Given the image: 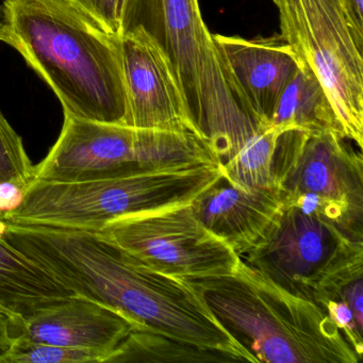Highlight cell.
Masks as SVG:
<instances>
[{"mask_svg":"<svg viewBox=\"0 0 363 363\" xmlns=\"http://www.w3.org/2000/svg\"><path fill=\"white\" fill-rule=\"evenodd\" d=\"M0 237L74 294L123 314L137 330L216 350L235 362H257L194 286L145 267L99 231L5 223Z\"/></svg>","mask_w":363,"mask_h":363,"instance_id":"obj_1","label":"cell"},{"mask_svg":"<svg viewBox=\"0 0 363 363\" xmlns=\"http://www.w3.org/2000/svg\"><path fill=\"white\" fill-rule=\"evenodd\" d=\"M135 29L145 31L169 60L189 118L223 178L243 190L267 182L277 135L244 99L199 0H123L121 35Z\"/></svg>","mask_w":363,"mask_h":363,"instance_id":"obj_2","label":"cell"},{"mask_svg":"<svg viewBox=\"0 0 363 363\" xmlns=\"http://www.w3.org/2000/svg\"><path fill=\"white\" fill-rule=\"evenodd\" d=\"M7 44L48 82L65 116L124 125L120 37L69 0H5Z\"/></svg>","mask_w":363,"mask_h":363,"instance_id":"obj_3","label":"cell"},{"mask_svg":"<svg viewBox=\"0 0 363 363\" xmlns=\"http://www.w3.org/2000/svg\"><path fill=\"white\" fill-rule=\"evenodd\" d=\"M258 362L359 363L362 356L318 303L286 292L243 260L233 273L186 280Z\"/></svg>","mask_w":363,"mask_h":363,"instance_id":"obj_4","label":"cell"},{"mask_svg":"<svg viewBox=\"0 0 363 363\" xmlns=\"http://www.w3.org/2000/svg\"><path fill=\"white\" fill-rule=\"evenodd\" d=\"M220 179V167L210 161L89 182L33 179L4 220L24 226L101 231L123 216L190 203Z\"/></svg>","mask_w":363,"mask_h":363,"instance_id":"obj_5","label":"cell"},{"mask_svg":"<svg viewBox=\"0 0 363 363\" xmlns=\"http://www.w3.org/2000/svg\"><path fill=\"white\" fill-rule=\"evenodd\" d=\"M209 161L216 162L195 135L65 116L56 144L35 167V179L89 182Z\"/></svg>","mask_w":363,"mask_h":363,"instance_id":"obj_6","label":"cell"},{"mask_svg":"<svg viewBox=\"0 0 363 363\" xmlns=\"http://www.w3.org/2000/svg\"><path fill=\"white\" fill-rule=\"evenodd\" d=\"M335 131L289 130L278 138L274 186L284 207L320 214L363 238V159Z\"/></svg>","mask_w":363,"mask_h":363,"instance_id":"obj_7","label":"cell"},{"mask_svg":"<svg viewBox=\"0 0 363 363\" xmlns=\"http://www.w3.org/2000/svg\"><path fill=\"white\" fill-rule=\"evenodd\" d=\"M280 35L324 86L346 139L362 150L363 50L339 0H273Z\"/></svg>","mask_w":363,"mask_h":363,"instance_id":"obj_8","label":"cell"},{"mask_svg":"<svg viewBox=\"0 0 363 363\" xmlns=\"http://www.w3.org/2000/svg\"><path fill=\"white\" fill-rule=\"evenodd\" d=\"M241 259L286 292L313 301L333 276L363 262V238L320 214L284 206L264 241Z\"/></svg>","mask_w":363,"mask_h":363,"instance_id":"obj_9","label":"cell"},{"mask_svg":"<svg viewBox=\"0 0 363 363\" xmlns=\"http://www.w3.org/2000/svg\"><path fill=\"white\" fill-rule=\"evenodd\" d=\"M99 233L145 267L182 280L233 273L241 261L206 228L191 201L116 218Z\"/></svg>","mask_w":363,"mask_h":363,"instance_id":"obj_10","label":"cell"},{"mask_svg":"<svg viewBox=\"0 0 363 363\" xmlns=\"http://www.w3.org/2000/svg\"><path fill=\"white\" fill-rule=\"evenodd\" d=\"M120 46L127 96L124 125L199 138L171 65L159 46L142 29L121 35Z\"/></svg>","mask_w":363,"mask_h":363,"instance_id":"obj_11","label":"cell"},{"mask_svg":"<svg viewBox=\"0 0 363 363\" xmlns=\"http://www.w3.org/2000/svg\"><path fill=\"white\" fill-rule=\"evenodd\" d=\"M9 324L12 339L24 337L97 350L106 354V360L133 330H137L135 325L123 314L76 294L27 318H9Z\"/></svg>","mask_w":363,"mask_h":363,"instance_id":"obj_12","label":"cell"},{"mask_svg":"<svg viewBox=\"0 0 363 363\" xmlns=\"http://www.w3.org/2000/svg\"><path fill=\"white\" fill-rule=\"evenodd\" d=\"M191 205L206 228L241 258L264 241L284 209L277 189L240 190L224 178Z\"/></svg>","mask_w":363,"mask_h":363,"instance_id":"obj_13","label":"cell"},{"mask_svg":"<svg viewBox=\"0 0 363 363\" xmlns=\"http://www.w3.org/2000/svg\"><path fill=\"white\" fill-rule=\"evenodd\" d=\"M231 74L255 116L269 126L278 99L301 67L281 35L245 40L213 35Z\"/></svg>","mask_w":363,"mask_h":363,"instance_id":"obj_14","label":"cell"},{"mask_svg":"<svg viewBox=\"0 0 363 363\" xmlns=\"http://www.w3.org/2000/svg\"><path fill=\"white\" fill-rule=\"evenodd\" d=\"M74 295L65 284L0 237V309L18 320Z\"/></svg>","mask_w":363,"mask_h":363,"instance_id":"obj_15","label":"cell"},{"mask_svg":"<svg viewBox=\"0 0 363 363\" xmlns=\"http://www.w3.org/2000/svg\"><path fill=\"white\" fill-rule=\"evenodd\" d=\"M269 125L281 133L330 130L345 138L324 86L303 61L278 99Z\"/></svg>","mask_w":363,"mask_h":363,"instance_id":"obj_16","label":"cell"},{"mask_svg":"<svg viewBox=\"0 0 363 363\" xmlns=\"http://www.w3.org/2000/svg\"><path fill=\"white\" fill-rule=\"evenodd\" d=\"M218 363L233 358L208 348L192 345L161 333L133 330L108 357L106 363Z\"/></svg>","mask_w":363,"mask_h":363,"instance_id":"obj_17","label":"cell"},{"mask_svg":"<svg viewBox=\"0 0 363 363\" xmlns=\"http://www.w3.org/2000/svg\"><path fill=\"white\" fill-rule=\"evenodd\" d=\"M106 354L97 350L67 347L45 342L14 337L0 363H104Z\"/></svg>","mask_w":363,"mask_h":363,"instance_id":"obj_18","label":"cell"},{"mask_svg":"<svg viewBox=\"0 0 363 363\" xmlns=\"http://www.w3.org/2000/svg\"><path fill=\"white\" fill-rule=\"evenodd\" d=\"M35 179V165L25 150L22 138L0 111V186L14 184L24 190ZM5 220L0 218V231Z\"/></svg>","mask_w":363,"mask_h":363,"instance_id":"obj_19","label":"cell"},{"mask_svg":"<svg viewBox=\"0 0 363 363\" xmlns=\"http://www.w3.org/2000/svg\"><path fill=\"white\" fill-rule=\"evenodd\" d=\"M112 35H121L123 0H69Z\"/></svg>","mask_w":363,"mask_h":363,"instance_id":"obj_20","label":"cell"},{"mask_svg":"<svg viewBox=\"0 0 363 363\" xmlns=\"http://www.w3.org/2000/svg\"><path fill=\"white\" fill-rule=\"evenodd\" d=\"M352 37L359 50H363V0H339Z\"/></svg>","mask_w":363,"mask_h":363,"instance_id":"obj_21","label":"cell"},{"mask_svg":"<svg viewBox=\"0 0 363 363\" xmlns=\"http://www.w3.org/2000/svg\"><path fill=\"white\" fill-rule=\"evenodd\" d=\"M12 335L10 330L9 316L6 314H0V357L7 352L11 345Z\"/></svg>","mask_w":363,"mask_h":363,"instance_id":"obj_22","label":"cell"},{"mask_svg":"<svg viewBox=\"0 0 363 363\" xmlns=\"http://www.w3.org/2000/svg\"><path fill=\"white\" fill-rule=\"evenodd\" d=\"M8 41V25L7 16H6V10L4 5H0V42Z\"/></svg>","mask_w":363,"mask_h":363,"instance_id":"obj_23","label":"cell"},{"mask_svg":"<svg viewBox=\"0 0 363 363\" xmlns=\"http://www.w3.org/2000/svg\"><path fill=\"white\" fill-rule=\"evenodd\" d=\"M3 313H4L3 310L0 309V314H3ZM4 314H5V313H4Z\"/></svg>","mask_w":363,"mask_h":363,"instance_id":"obj_24","label":"cell"}]
</instances>
